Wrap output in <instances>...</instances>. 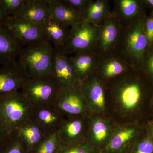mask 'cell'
<instances>
[{
  "label": "cell",
  "mask_w": 153,
  "mask_h": 153,
  "mask_svg": "<svg viewBox=\"0 0 153 153\" xmlns=\"http://www.w3.org/2000/svg\"><path fill=\"white\" fill-rule=\"evenodd\" d=\"M50 16L47 0H28L25 7L16 16L38 25H42Z\"/></svg>",
  "instance_id": "cell-20"
},
{
  "label": "cell",
  "mask_w": 153,
  "mask_h": 153,
  "mask_svg": "<svg viewBox=\"0 0 153 153\" xmlns=\"http://www.w3.org/2000/svg\"><path fill=\"white\" fill-rule=\"evenodd\" d=\"M87 118L85 116L65 119L57 132L62 145L70 146L86 142Z\"/></svg>",
  "instance_id": "cell-9"
},
{
  "label": "cell",
  "mask_w": 153,
  "mask_h": 153,
  "mask_svg": "<svg viewBox=\"0 0 153 153\" xmlns=\"http://www.w3.org/2000/svg\"><path fill=\"white\" fill-rule=\"evenodd\" d=\"M24 44L3 24H0V63L3 66L16 63Z\"/></svg>",
  "instance_id": "cell-14"
},
{
  "label": "cell",
  "mask_w": 153,
  "mask_h": 153,
  "mask_svg": "<svg viewBox=\"0 0 153 153\" xmlns=\"http://www.w3.org/2000/svg\"><path fill=\"white\" fill-rule=\"evenodd\" d=\"M99 34L100 28L82 20L70 28L69 38L62 51L66 55L91 52L98 43Z\"/></svg>",
  "instance_id": "cell-4"
},
{
  "label": "cell",
  "mask_w": 153,
  "mask_h": 153,
  "mask_svg": "<svg viewBox=\"0 0 153 153\" xmlns=\"http://www.w3.org/2000/svg\"><path fill=\"white\" fill-rule=\"evenodd\" d=\"M53 53L49 41H39L23 48L17 63L30 79L53 76Z\"/></svg>",
  "instance_id": "cell-1"
},
{
  "label": "cell",
  "mask_w": 153,
  "mask_h": 153,
  "mask_svg": "<svg viewBox=\"0 0 153 153\" xmlns=\"http://www.w3.org/2000/svg\"><path fill=\"white\" fill-rule=\"evenodd\" d=\"M136 128L129 126L121 128L113 134L108 143L99 153H129L132 141L137 133Z\"/></svg>",
  "instance_id": "cell-17"
},
{
  "label": "cell",
  "mask_w": 153,
  "mask_h": 153,
  "mask_svg": "<svg viewBox=\"0 0 153 153\" xmlns=\"http://www.w3.org/2000/svg\"><path fill=\"white\" fill-rule=\"evenodd\" d=\"M47 40L53 44L54 49L63 51L68 41L70 28L51 16L42 24Z\"/></svg>",
  "instance_id": "cell-18"
},
{
  "label": "cell",
  "mask_w": 153,
  "mask_h": 153,
  "mask_svg": "<svg viewBox=\"0 0 153 153\" xmlns=\"http://www.w3.org/2000/svg\"><path fill=\"white\" fill-rule=\"evenodd\" d=\"M145 4L153 9V0H145L143 1Z\"/></svg>",
  "instance_id": "cell-35"
},
{
  "label": "cell",
  "mask_w": 153,
  "mask_h": 153,
  "mask_svg": "<svg viewBox=\"0 0 153 153\" xmlns=\"http://www.w3.org/2000/svg\"><path fill=\"white\" fill-rule=\"evenodd\" d=\"M50 16L64 25L71 27L82 20V15L63 1L47 0Z\"/></svg>",
  "instance_id": "cell-19"
},
{
  "label": "cell",
  "mask_w": 153,
  "mask_h": 153,
  "mask_svg": "<svg viewBox=\"0 0 153 153\" xmlns=\"http://www.w3.org/2000/svg\"><path fill=\"white\" fill-rule=\"evenodd\" d=\"M63 1L74 10L80 13L82 16L88 6L92 2V1L90 0H63Z\"/></svg>",
  "instance_id": "cell-31"
},
{
  "label": "cell",
  "mask_w": 153,
  "mask_h": 153,
  "mask_svg": "<svg viewBox=\"0 0 153 153\" xmlns=\"http://www.w3.org/2000/svg\"><path fill=\"white\" fill-rule=\"evenodd\" d=\"M62 144L57 133L49 134L32 153H58Z\"/></svg>",
  "instance_id": "cell-26"
},
{
  "label": "cell",
  "mask_w": 153,
  "mask_h": 153,
  "mask_svg": "<svg viewBox=\"0 0 153 153\" xmlns=\"http://www.w3.org/2000/svg\"><path fill=\"white\" fill-rule=\"evenodd\" d=\"M28 0H0V3L8 17L16 16Z\"/></svg>",
  "instance_id": "cell-27"
},
{
  "label": "cell",
  "mask_w": 153,
  "mask_h": 153,
  "mask_svg": "<svg viewBox=\"0 0 153 153\" xmlns=\"http://www.w3.org/2000/svg\"><path fill=\"white\" fill-rule=\"evenodd\" d=\"M3 24L24 45L47 40L42 25L17 17H8Z\"/></svg>",
  "instance_id": "cell-7"
},
{
  "label": "cell",
  "mask_w": 153,
  "mask_h": 153,
  "mask_svg": "<svg viewBox=\"0 0 153 153\" xmlns=\"http://www.w3.org/2000/svg\"><path fill=\"white\" fill-rule=\"evenodd\" d=\"M58 153H98V152L86 142L73 146L62 145Z\"/></svg>",
  "instance_id": "cell-28"
},
{
  "label": "cell",
  "mask_w": 153,
  "mask_h": 153,
  "mask_svg": "<svg viewBox=\"0 0 153 153\" xmlns=\"http://www.w3.org/2000/svg\"><path fill=\"white\" fill-rule=\"evenodd\" d=\"M140 65L143 71L153 79V43L146 51Z\"/></svg>",
  "instance_id": "cell-29"
},
{
  "label": "cell",
  "mask_w": 153,
  "mask_h": 153,
  "mask_svg": "<svg viewBox=\"0 0 153 153\" xmlns=\"http://www.w3.org/2000/svg\"><path fill=\"white\" fill-rule=\"evenodd\" d=\"M22 92L34 107L52 105L60 88L53 76L29 79Z\"/></svg>",
  "instance_id": "cell-3"
},
{
  "label": "cell",
  "mask_w": 153,
  "mask_h": 153,
  "mask_svg": "<svg viewBox=\"0 0 153 153\" xmlns=\"http://www.w3.org/2000/svg\"><path fill=\"white\" fill-rule=\"evenodd\" d=\"M149 129L150 133L151 136H152L151 137L153 138V123L150 125Z\"/></svg>",
  "instance_id": "cell-36"
},
{
  "label": "cell",
  "mask_w": 153,
  "mask_h": 153,
  "mask_svg": "<svg viewBox=\"0 0 153 153\" xmlns=\"http://www.w3.org/2000/svg\"><path fill=\"white\" fill-rule=\"evenodd\" d=\"M33 108L22 92L0 96V121L9 134L31 117Z\"/></svg>",
  "instance_id": "cell-2"
},
{
  "label": "cell",
  "mask_w": 153,
  "mask_h": 153,
  "mask_svg": "<svg viewBox=\"0 0 153 153\" xmlns=\"http://www.w3.org/2000/svg\"><path fill=\"white\" fill-rule=\"evenodd\" d=\"M129 153H153V138L146 137L133 144Z\"/></svg>",
  "instance_id": "cell-30"
},
{
  "label": "cell",
  "mask_w": 153,
  "mask_h": 153,
  "mask_svg": "<svg viewBox=\"0 0 153 153\" xmlns=\"http://www.w3.org/2000/svg\"><path fill=\"white\" fill-rule=\"evenodd\" d=\"M119 33V26L116 19L112 17L105 18L100 28L99 49L102 52L109 51L116 42Z\"/></svg>",
  "instance_id": "cell-22"
},
{
  "label": "cell",
  "mask_w": 153,
  "mask_h": 153,
  "mask_svg": "<svg viewBox=\"0 0 153 153\" xmlns=\"http://www.w3.org/2000/svg\"><path fill=\"white\" fill-rule=\"evenodd\" d=\"M7 17L0 3V24H3Z\"/></svg>",
  "instance_id": "cell-34"
},
{
  "label": "cell",
  "mask_w": 153,
  "mask_h": 153,
  "mask_svg": "<svg viewBox=\"0 0 153 153\" xmlns=\"http://www.w3.org/2000/svg\"><path fill=\"white\" fill-rule=\"evenodd\" d=\"M13 133L25 143L31 153L49 135L31 117L19 126Z\"/></svg>",
  "instance_id": "cell-16"
},
{
  "label": "cell",
  "mask_w": 153,
  "mask_h": 153,
  "mask_svg": "<svg viewBox=\"0 0 153 153\" xmlns=\"http://www.w3.org/2000/svg\"><path fill=\"white\" fill-rule=\"evenodd\" d=\"M52 71L53 77L60 89L81 83L75 74L70 57L62 50L54 48Z\"/></svg>",
  "instance_id": "cell-10"
},
{
  "label": "cell",
  "mask_w": 153,
  "mask_h": 153,
  "mask_svg": "<svg viewBox=\"0 0 153 153\" xmlns=\"http://www.w3.org/2000/svg\"><path fill=\"white\" fill-rule=\"evenodd\" d=\"M117 5L119 13L126 19L136 18L142 10L140 2L136 0H120L118 1Z\"/></svg>",
  "instance_id": "cell-25"
},
{
  "label": "cell",
  "mask_w": 153,
  "mask_h": 153,
  "mask_svg": "<svg viewBox=\"0 0 153 153\" xmlns=\"http://www.w3.org/2000/svg\"><path fill=\"white\" fill-rule=\"evenodd\" d=\"M31 118L47 134L57 132L65 118L53 105L33 107Z\"/></svg>",
  "instance_id": "cell-15"
},
{
  "label": "cell",
  "mask_w": 153,
  "mask_h": 153,
  "mask_svg": "<svg viewBox=\"0 0 153 153\" xmlns=\"http://www.w3.org/2000/svg\"><path fill=\"white\" fill-rule=\"evenodd\" d=\"M127 66L120 59L111 57L105 60L100 68V73L105 78L119 76L126 71Z\"/></svg>",
  "instance_id": "cell-23"
},
{
  "label": "cell",
  "mask_w": 153,
  "mask_h": 153,
  "mask_svg": "<svg viewBox=\"0 0 153 153\" xmlns=\"http://www.w3.org/2000/svg\"><path fill=\"white\" fill-rule=\"evenodd\" d=\"M10 135L4 128L0 121V147Z\"/></svg>",
  "instance_id": "cell-33"
},
{
  "label": "cell",
  "mask_w": 153,
  "mask_h": 153,
  "mask_svg": "<svg viewBox=\"0 0 153 153\" xmlns=\"http://www.w3.org/2000/svg\"><path fill=\"white\" fill-rule=\"evenodd\" d=\"M112 134L111 126L105 120L99 117L88 119L86 142L98 153L106 146Z\"/></svg>",
  "instance_id": "cell-13"
},
{
  "label": "cell",
  "mask_w": 153,
  "mask_h": 153,
  "mask_svg": "<svg viewBox=\"0 0 153 153\" xmlns=\"http://www.w3.org/2000/svg\"><path fill=\"white\" fill-rule=\"evenodd\" d=\"M0 153H31L25 143L16 134H11L0 147Z\"/></svg>",
  "instance_id": "cell-24"
},
{
  "label": "cell",
  "mask_w": 153,
  "mask_h": 153,
  "mask_svg": "<svg viewBox=\"0 0 153 153\" xmlns=\"http://www.w3.org/2000/svg\"><path fill=\"white\" fill-rule=\"evenodd\" d=\"M80 86L90 112H104L106 101L104 88L100 80L91 75L81 82Z\"/></svg>",
  "instance_id": "cell-11"
},
{
  "label": "cell",
  "mask_w": 153,
  "mask_h": 153,
  "mask_svg": "<svg viewBox=\"0 0 153 153\" xmlns=\"http://www.w3.org/2000/svg\"><path fill=\"white\" fill-rule=\"evenodd\" d=\"M144 19L137 21L127 34L125 52L135 65H140L146 51L149 46L144 30Z\"/></svg>",
  "instance_id": "cell-8"
},
{
  "label": "cell",
  "mask_w": 153,
  "mask_h": 153,
  "mask_svg": "<svg viewBox=\"0 0 153 153\" xmlns=\"http://www.w3.org/2000/svg\"><path fill=\"white\" fill-rule=\"evenodd\" d=\"M30 79L17 63L0 68V96L18 91Z\"/></svg>",
  "instance_id": "cell-12"
},
{
  "label": "cell",
  "mask_w": 153,
  "mask_h": 153,
  "mask_svg": "<svg viewBox=\"0 0 153 153\" xmlns=\"http://www.w3.org/2000/svg\"><path fill=\"white\" fill-rule=\"evenodd\" d=\"M144 30L150 46L153 43V15L144 19Z\"/></svg>",
  "instance_id": "cell-32"
},
{
  "label": "cell",
  "mask_w": 153,
  "mask_h": 153,
  "mask_svg": "<svg viewBox=\"0 0 153 153\" xmlns=\"http://www.w3.org/2000/svg\"><path fill=\"white\" fill-rule=\"evenodd\" d=\"M143 94L142 83L138 78L132 76L122 79L114 90L118 103L122 109L128 112L136 109L141 101Z\"/></svg>",
  "instance_id": "cell-6"
},
{
  "label": "cell",
  "mask_w": 153,
  "mask_h": 153,
  "mask_svg": "<svg viewBox=\"0 0 153 153\" xmlns=\"http://www.w3.org/2000/svg\"><path fill=\"white\" fill-rule=\"evenodd\" d=\"M70 58L80 82L92 75L99 62L98 57L93 51L78 53Z\"/></svg>",
  "instance_id": "cell-21"
},
{
  "label": "cell",
  "mask_w": 153,
  "mask_h": 153,
  "mask_svg": "<svg viewBox=\"0 0 153 153\" xmlns=\"http://www.w3.org/2000/svg\"><path fill=\"white\" fill-rule=\"evenodd\" d=\"M53 105L68 118L85 116L90 112L80 84L60 88Z\"/></svg>",
  "instance_id": "cell-5"
}]
</instances>
